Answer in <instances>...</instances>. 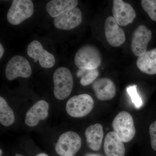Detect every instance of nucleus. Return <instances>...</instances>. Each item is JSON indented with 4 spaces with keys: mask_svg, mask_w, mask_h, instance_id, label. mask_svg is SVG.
Here are the masks:
<instances>
[{
    "mask_svg": "<svg viewBox=\"0 0 156 156\" xmlns=\"http://www.w3.org/2000/svg\"><path fill=\"white\" fill-rule=\"evenodd\" d=\"M54 95L56 99L64 100L71 93L74 82L72 74L67 68L58 67L53 75Z\"/></svg>",
    "mask_w": 156,
    "mask_h": 156,
    "instance_id": "1",
    "label": "nucleus"
},
{
    "mask_svg": "<svg viewBox=\"0 0 156 156\" xmlns=\"http://www.w3.org/2000/svg\"><path fill=\"white\" fill-rule=\"evenodd\" d=\"M101 60L99 50L91 45H84L80 48L74 58L75 63L79 69H97L101 64Z\"/></svg>",
    "mask_w": 156,
    "mask_h": 156,
    "instance_id": "2",
    "label": "nucleus"
},
{
    "mask_svg": "<svg viewBox=\"0 0 156 156\" xmlns=\"http://www.w3.org/2000/svg\"><path fill=\"white\" fill-rule=\"evenodd\" d=\"M114 132L124 143L131 141L136 133L134 120L128 112L122 111L116 116L112 124Z\"/></svg>",
    "mask_w": 156,
    "mask_h": 156,
    "instance_id": "3",
    "label": "nucleus"
},
{
    "mask_svg": "<svg viewBox=\"0 0 156 156\" xmlns=\"http://www.w3.org/2000/svg\"><path fill=\"white\" fill-rule=\"evenodd\" d=\"M34 12L33 2L31 0H14L7 14L9 23L14 25L20 24L31 17Z\"/></svg>",
    "mask_w": 156,
    "mask_h": 156,
    "instance_id": "4",
    "label": "nucleus"
},
{
    "mask_svg": "<svg viewBox=\"0 0 156 156\" xmlns=\"http://www.w3.org/2000/svg\"><path fill=\"white\" fill-rule=\"evenodd\" d=\"M94 104L93 98L88 94L75 95L68 101L66 112L73 118H82L89 114L93 109Z\"/></svg>",
    "mask_w": 156,
    "mask_h": 156,
    "instance_id": "5",
    "label": "nucleus"
},
{
    "mask_svg": "<svg viewBox=\"0 0 156 156\" xmlns=\"http://www.w3.org/2000/svg\"><path fill=\"white\" fill-rule=\"evenodd\" d=\"M82 140L80 135L73 131H68L59 136L55 150L60 156H73L80 150Z\"/></svg>",
    "mask_w": 156,
    "mask_h": 156,
    "instance_id": "6",
    "label": "nucleus"
},
{
    "mask_svg": "<svg viewBox=\"0 0 156 156\" xmlns=\"http://www.w3.org/2000/svg\"><path fill=\"white\" fill-rule=\"evenodd\" d=\"M32 73L29 62L22 56H13L6 65L5 76L9 80H13L17 77H29Z\"/></svg>",
    "mask_w": 156,
    "mask_h": 156,
    "instance_id": "7",
    "label": "nucleus"
},
{
    "mask_svg": "<svg viewBox=\"0 0 156 156\" xmlns=\"http://www.w3.org/2000/svg\"><path fill=\"white\" fill-rule=\"evenodd\" d=\"M27 53L29 56L34 59L35 62L39 61L41 66L44 68L53 67L56 62L53 54L45 50L41 44L37 40L33 41L29 44Z\"/></svg>",
    "mask_w": 156,
    "mask_h": 156,
    "instance_id": "8",
    "label": "nucleus"
},
{
    "mask_svg": "<svg viewBox=\"0 0 156 156\" xmlns=\"http://www.w3.org/2000/svg\"><path fill=\"white\" fill-rule=\"evenodd\" d=\"M113 4V16L119 25L126 26L133 22L136 13L131 5L122 0H114Z\"/></svg>",
    "mask_w": 156,
    "mask_h": 156,
    "instance_id": "9",
    "label": "nucleus"
},
{
    "mask_svg": "<svg viewBox=\"0 0 156 156\" xmlns=\"http://www.w3.org/2000/svg\"><path fill=\"white\" fill-rule=\"evenodd\" d=\"M151 38L150 30L145 26H139L134 31L131 40V49L133 54L138 57L144 54Z\"/></svg>",
    "mask_w": 156,
    "mask_h": 156,
    "instance_id": "10",
    "label": "nucleus"
},
{
    "mask_svg": "<svg viewBox=\"0 0 156 156\" xmlns=\"http://www.w3.org/2000/svg\"><path fill=\"white\" fill-rule=\"evenodd\" d=\"M82 21V12L76 7L54 18L53 23L56 28L69 30L77 27Z\"/></svg>",
    "mask_w": 156,
    "mask_h": 156,
    "instance_id": "11",
    "label": "nucleus"
},
{
    "mask_svg": "<svg viewBox=\"0 0 156 156\" xmlns=\"http://www.w3.org/2000/svg\"><path fill=\"white\" fill-rule=\"evenodd\" d=\"M105 37L109 44L114 47H119L126 41V35L124 30L113 17L109 16L105 23Z\"/></svg>",
    "mask_w": 156,
    "mask_h": 156,
    "instance_id": "12",
    "label": "nucleus"
},
{
    "mask_svg": "<svg viewBox=\"0 0 156 156\" xmlns=\"http://www.w3.org/2000/svg\"><path fill=\"white\" fill-rule=\"evenodd\" d=\"M92 88L98 99L102 101L111 100L116 92L114 83L107 78H100L95 81L92 84Z\"/></svg>",
    "mask_w": 156,
    "mask_h": 156,
    "instance_id": "13",
    "label": "nucleus"
},
{
    "mask_svg": "<svg viewBox=\"0 0 156 156\" xmlns=\"http://www.w3.org/2000/svg\"><path fill=\"white\" fill-rule=\"evenodd\" d=\"M49 104L44 100L39 101L34 105L27 112L25 124L29 127L37 126L41 120L47 119L48 115Z\"/></svg>",
    "mask_w": 156,
    "mask_h": 156,
    "instance_id": "14",
    "label": "nucleus"
},
{
    "mask_svg": "<svg viewBox=\"0 0 156 156\" xmlns=\"http://www.w3.org/2000/svg\"><path fill=\"white\" fill-rule=\"evenodd\" d=\"M106 156H125L126 149L123 142L114 131L107 134L104 144Z\"/></svg>",
    "mask_w": 156,
    "mask_h": 156,
    "instance_id": "15",
    "label": "nucleus"
},
{
    "mask_svg": "<svg viewBox=\"0 0 156 156\" xmlns=\"http://www.w3.org/2000/svg\"><path fill=\"white\" fill-rule=\"evenodd\" d=\"M85 136L88 146L92 150L100 149L104 136L103 127L99 123L89 126L85 131Z\"/></svg>",
    "mask_w": 156,
    "mask_h": 156,
    "instance_id": "16",
    "label": "nucleus"
},
{
    "mask_svg": "<svg viewBox=\"0 0 156 156\" xmlns=\"http://www.w3.org/2000/svg\"><path fill=\"white\" fill-rule=\"evenodd\" d=\"M78 4L77 0H52L47 4L46 11L51 17L55 18L76 8Z\"/></svg>",
    "mask_w": 156,
    "mask_h": 156,
    "instance_id": "17",
    "label": "nucleus"
},
{
    "mask_svg": "<svg viewBox=\"0 0 156 156\" xmlns=\"http://www.w3.org/2000/svg\"><path fill=\"white\" fill-rule=\"evenodd\" d=\"M136 66L142 72L148 75L156 74V48L147 51L137 58Z\"/></svg>",
    "mask_w": 156,
    "mask_h": 156,
    "instance_id": "18",
    "label": "nucleus"
},
{
    "mask_svg": "<svg viewBox=\"0 0 156 156\" xmlns=\"http://www.w3.org/2000/svg\"><path fill=\"white\" fill-rule=\"evenodd\" d=\"M15 121L14 111L8 105L5 99L0 97V122L3 126H11Z\"/></svg>",
    "mask_w": 156,
    "mask_h": 156,
    "instance_id": "19",
    "label": "nucleus"
},
{
    "mask_svg": "<svg viewBox=\"0 0 156 156\" xmlns=\"http://www.w3.org/2000/svg\"><path fill=\"white\" fill-rule=\"evenodd\" d=\"M99 75L97 69H79L76 73L78 77H81L80 83L82 86H87L92 84Z\"/></svg>",
    "mask_w": 156,
    "mask_h": 156,
    "instance_id": "20",
    "label": "nucleus"
},
{
    "mask_svg": "<svg viewBox=\"0 0 156 156\" xmlns=\"http://www.w3.org/2000/svg\"><path fill=\"white\" fill-rule=\"evenodd\" d=\"M141 4L151 19L156 21V0H142Z\"/></svg>",
    "mask_w": 156,
    "mask_h": 156,
    "instance_id": "21",
    "label": "nucleus"
},
{
    "mask_svg": "<svg viewBox=\"0 0 156 156\" xmlns=\"http://www.w3.org/2000/svg\"><path fill=\"white\" fill-rule=\"evenodd\" d=\"M136 87L137 86L136 85L128 86L127 88V92L131 98V101L134 106L136 108L139 109L142 106L143 101L137 92Z\"/></svg>",
    "mask_w": 156,
    "mask_h": 156,
    "instance_id": "22",
    "label": "nucleus"
},
{
    "mask_svg": "<svg viewBox=\"0 0 156 156\" xmlns=\"http://www.w3.org/2000/svg\"><path fill=\"white\" fill-rule=\"evenodd\" d=\"M149 133L151 139V145L156 151V121L151 124L149 127Z\"/></svg>",
    "mask_w": 156,
    "mask_h": 156,
    "instance_id": "23",
    "label": "nucleus"
},
{
    "mask_svg": "<svg viewBox=\"0 0 156 156\" xmlns=\"http://www.w3.org/2000/svg\"><path fill=\"white\" fill-rule=\"evenodd\" d=\"M5 50L2 44H0V58H2L4 55Z\"/></svg>",
    "mask_w": 156,
    "mask_h": 156,
    "instance_id": "24",
    "label": "nucleus"
},
{
    "mask_svg": "<svg viewBox=\"0 0 156 156\" xmlns=\"http://www.w3.org/2000/svg\"><path fill=\"white\" fill-rule=\"evenodd\" d=\"M36 156H49L47 154L44 153H41L37 154Z\"/></svg>",
    "mask_w": 156,
    "mask_h": 156,
    "instance_id": "25",
    "label": "nucleus"
},
{
    "mask_svg": "<svg viewBox=\"0 0 156 156\" xmlns=\"http://www.w3.org/2000/svg\"><path fill=\"white\" fill-rule=\"evenodd\" d=\"M87 156H100L98 155L95 154H89Z\"/></svg>",
    "mask_w": 156,
    "mask_h": 156,
    "instance_id": "26",
    "label": "nucleus"
},
{
    "mask_svg": "<svg viewBox=\"0 0 156 156\" xmlns=\"http://www.w3.org/2000/svg\"><path fill=\"white\" fill-rule=\"evenodd\" d=\"M15 156H24L23 155H22L20 154H17L15 155Z\"/></svg>",
    "mask_w": 156,
    "mask_h": 156,
    "instance_id": "27",
    "label": "nucleus"
},
{
    "mask_svg": "<svg viewBox=\"0 0 156 156\" xmlns=\"http://www.w3.org/2000/svg\"><path fill=\"white\" fill-rule=\"evenodd\" d=\"M2 150H0V154H1V156L2 155Z\"/></svg>",
    "mask_w": 156,
    "mask_h": 156,
    "instance_id": "28",
    "label": "nucleus"
},
{
    "mask_svg": "<svg viewBox=\"0 0 156 156\" xmlns=\"http://www.w3.org/2000/svg\"></svg>",
    "mask_w": 156,
    "mask_h": 156,
    "instance_id": "29",
    "label": "nucleus"
}]
</instances>
